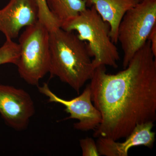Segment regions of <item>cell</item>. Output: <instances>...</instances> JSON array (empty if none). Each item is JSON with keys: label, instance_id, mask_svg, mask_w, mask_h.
Masks as SVG:
<instances>
[{"label": "cell", "instance_id": "obj_1", "mask_svg": "<svg viewBox=\"0 0 156 156\" xmlns=\"http://www.w3.org/2000/svg\"><path fill=\"white\" fill-rule=\"evenodd\" d=\"M150 42L115 74L106 66L94 71L89 84L92 102L101 121L93 136L115 140L125 138L138 124L156 119V59Z\"/></svg>", "mask_w": 156, "mask_h": 156}, {"label": "cell", "instance_id": "obj_2", "mask_svg": "<svg viewBox=\"0 0 156 156\" xmlns=\"http://www.w3.org/2000/svg\"><path fill=\"white\" fill-rule=\"evenodd\" d=\"M50 46L49 73L79 94L95 69L87 42L59 27L50 31Z\"/></svg>", "mask_w": 156, "mask_h": 156}, {"label": "cell", "instance_id": "obj_3", "mask_svg": "<svg viewBox=\"0 0 156 156\" xmlns=\"http://www.w3.org/2000/svg\"><path fill=\"white\" fill-rule=\"evenodd\" d=\"M69 31H76L80 39L87 42L95 69L100 66L118 67L119 53L110 37V26L93 6L61 26Z\"/></svg>", "mask_w": 156, "mask_h": 156}, {"label": "cell", "instance_id": "obj_4", "mask_svg": "<svg viewBox=\"0 0 156 156\" xmlns=\"http://www.w3.org/2000/svg\"><path fill=\"white\" fill-rule=\"evenodd\" d=\"M20 55L16 66L20 77L38 87L49 73L50 31L40 20L27 27L19 40Z\"/></svg>", "mask_w": 156, "mask_h": 156}, {"label": "cell", "instance_id": "obj_5", "mask_svg": "<svg viewBox=\"0 0 156 156\" xmlns=\"http://www.w3.org/2000/svg\"><path fill=\"white\" fill-rule=\"evenodd\" d=\"M156 25V0H143L125 14L118 29V40L124 53L126 68L136 52L148 40Z\"/></svg>", "mask_w": 156, "mask_h": 156}, {"label": "cell", "instance_id": "obj_6", "mask_svg": "<svg viewBox=\"0 0 156 156\" xmlns=\"http://www.w3.org/2000/svg\"><path fill=\"white\" fill-rule=\"evenodd\" d=\"M39 92L48 98V101L59 104L65 107V111L69 115L65 120L76 119L74 128L82 131L94 130L100 125L101 115L92 104L90 85H87L82 94L69 100L61 98L53 93L47 83L37 87Z\"/></svg>", "mask_w": 156, "mask_h": 156}, {"label": "cell", "instance_id": "obj_7", "mask_svg": "<svg viewBox=\"0 0 156 156\" xmlns=\"http://www.w3.org/2000/svg\"><path fill=\"white\" fill-rule=\"evenodd\" d=\"M35 113L34 103L28 92L0 84V115L9 127L17 131L26 130Z\"/></svg>", "mask_w": 156, "mask_h": 156}, {"label": "cell", "instance_id": "obj_8", "mask_svg": "<svg viewBox=\"0 0 156 156\" xmlns=\"http://www.w3.org/2000/svg\"><path fill=\"white\" fill-rule=\"evenodd\" d=\"M39 15L37 0H10L0 10V31L6 39L16 38L21 29L39 20Z\"/></svg>", "mask_w": 156, "mask_h": 156}, {"label": "cell", "instance_id": "obj_9", "mask_svg": "<svg viewBox=\"0 0 156 156\" xmlns=\"http://www.w3.org/2000/svg\"><path fill=\"white\" fill-rule=\"evenodd\" d=\"M154 122L138 124L122 142L110 138L98 137L96 142L100 156H128L131 148L144 146L153 147L156 133L152 131Z\"/></svg>", "mask_w": 156, "mask_h": 156}, {"label": "cell", "instance_id": "obj_10", "mask_svg": "<svg viewBox=\"0 0 156 156\" xmlns=\"http://www.w3.org/2000/svg\"><path fill=\"white\" fill-rule=\"evenodd\" d=\"M87 7L94 6L102 19L110 26V37L118 43L119 25L123 16L139 2L138 0H85Z\"/></svg>", "mask_w": 156, "mask_h": 156}, {"label": "cell", "instance_id": "obj_11", "mask_svg": "<svg viewBox=\"0 0 156 156\" xmlns=\"http://www.w3.org/2000/svg\"><path fill=\"white\" fill-rule=\"evenodd\" d=\"M50 13L61 26L87 9L85 0H47Z\"/></svg>", "mask_w": 156, "mask_h": 156}, {"label": "cell", "instance_id": "obj_12", "mask_svg": "<svg viewBox=\"0 0 156 156\" xmlns=\"http://www.w3.org/2000/svg\"><path fill=\"white\" fill-rule=\"evenodd\" d=\"M20 55L19 45L13 40L6 39L0 48V65L11 63L16 65Z\"/></svg>", "mask_w": 156, "mask_h": 156}, {"label": "cell", "instance_id": "obj_13", "mask_svg": "<svg viewBox=\"0 0 156 156\" xmlns=\"http://www.w3.org/2000/svg\"><path fill=\"white\" fill-rule=\"evenodd\" d=\"M37 2L39 9V20L50 31L61 27L59 23L50 13L47 5V0H37Z\"/></svg>", "mask_w": 156, "mask_h": 156}, {"label": "cell", "instance_id": "obj_14", "mask_svg": "<svg viewBox=\"0 0 156 156\" xmlns=\"http://www.w3.org/2000/svg\"><path fill=\"white\" fill-rule=\"evenodd\" d=\"M80 146L83 156H100L97 144L92 137H87L80 140Z\"/></svg>", "mask_w": 156, "mask_h": 156}, {"label": "cell", "instance_id": "obj_15", "mask_svg": "<svg viewBox=\"0 0 156 156\" xmlns=\"http://www.w3.org/2000/svg\"><path fill=\"white\" fill-rule=\"evenodd\" d=\"M148 40L150 42L153 53L154 56L156 57V25L152 30L148 38Z\"/></svg>", "mask_w": 156, "mask_h": 156}, {"label": "cell", "instance_id": "obj_16", "mask_svg": "<svg viewBox=\"0 0 156 156\" xmlns=\"http://www.w3.org/2000/svg\"><path fill=\"white\" fill-rule=\"evenodd\" d=\"M139 2H142V1H143V0H138Z\"/></svg>", "mask_w": 156, "mask_h": 156}]
</instances>
